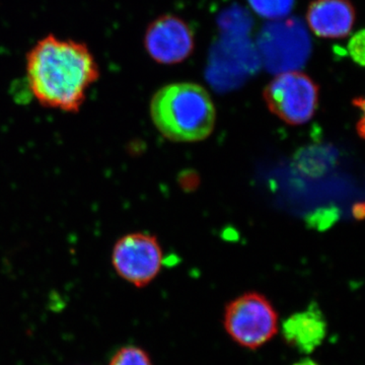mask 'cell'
Here are the masks:
<instances>
[{
  "label": "cell",
  "instance_id": "cell-1",
  "mask_svg": "<svg viewBox=\"0 0 365 365\" xmlns=\"http://www.w3.org/2000/svg\"><path fill=\"white\" fill-rule=\"evenodd\" d=\"M26 78L43 107L76 113L100 78V67L83 42L48 35L26 54Z\"/></svg>",
  "mask_w": 365,
  "mask_h": 365
},
{
  "label": "cell",
  "instance_id": "cell-2",
  "mask_svg": "<svg viewBox=\"0 0 365 365\" xmlns=\"http://www.w3.org/2000/svg\"><path fill=\"white\" fill-rule=\"evenodd\" d=\"M150 113L158 131L173 143H199L215 130V103L208 91L197 83L163 86L151 98Z\"/></svg>",
  "mask_w": 365,
  "mask_h": 365
},
{
  "label": "cell",
  "instance_id": "cell-3",
  "mask_svg": "<svg viewBox=\"0 0 365 365\" xmlns=\"http://www.w3.org/2000/svg\"><path fill=\"white\" fill-rule=\"evenodd\" d=\"M222 324L230 339L250 350L263 347L280 331L279 316L272 302L254 292L228 302Z\"/></svg>",
  "mask_w": 365,
  "mask_h": 365
},
{
  "label": "cell",
  "instance_id": "cell-4",
  "mask_svg": "<svg viewBox=\"0 0 365 365\" xmlns=\"http://www.w3.org/2000/svg\"><path fill=\"white\" fill-rule=\"evenodd\" d=\"M264 100L271 113L287 124L299 126L311 121L318 110L319 86L299 71L278 74L266 86Z\"/></svg>",
  "mask_w": 365,
  "mask_h": 365
},
{
  "label": "cell",
  "instance_id": "cell-5",
  "mask_svg": "<svg viewBox=\"0 0 365 365\" xmlns=\"http://www.w3.org/2000/svg\"><path fill=\"white\" fill-rule=\"evenodd\" d=\"M111 262L115 272L122 279L137 288L145 287L162 271V246L155 235L131 232L115 242Z\"/></svg>",
  "mask_w": 365,
  "mask_h": 365
},
{
  "label": "cell",
  "instance_id": "cell-6",
  "mask_svg": "<svg viewBox=\"0 0 365 365\" xmlns=\"http://www.w3.org/2000/svg\"><path fill=\"white\" fill-rule=\"evenodd\" d=\"M144 46L158 63L173 66L184 61L194 51V35L182 19L168 14L148 26Z\"/></svg>",
  "mask_w": 365,
  "mask_h": 365
},
{
  "label": "cell",
  "instance_id": "cell-7",
  "mask_svg": "<svg viewBox=\"0 0 365 365\" xmlns=\"http://www.w3.org/2000/svg\"><path fill=\"white\" fill-rule=\"evenodd\" d=\"M279 330L290 347L302 354H311L326 340L328 323L318 304L313 302L306 309L288 317Z\"/></svg>",
  "mask_w": 365,
  "mask_h": 365
},
{
  "label": "cell",
  "instance_id": "cell-8",
  "mask_svg": "<svg viewBox=\"0 0 365 365\" xmlns=\"http://www.w3.org/2000/svg\"><path fill=\"white\" fill-rule=\"evenodd\" d=\"M307 19L318 37L339 39L351 32L355 9L348 0H314L307 9Z\"/></svg>",
  "mask_w": 365,
  "mask_h": 365
},
{
  "label": "cell",
  "instance_id": "cell-9",
  "mask_svg": "<svg viewBox=\"0 0 365 365\" xmlns=\"http://www.w3.org/2000/svg\"><path fill=\"white\" fill-rule=\"evenodd\" d=\"M250 6L262 18L276 20L287 16L294 6V0H248Z\"/></svg>",
  "mask_w": 365,
  "mask_h": 365
},
{
  "label": "cell",
  "instance_id": "cell-10",
  "mask_svg": "<svg viewBox=\"0 0 365 365\" xmlns=\"http://www.w3.org/2000/svg\"><path fill=\"white\" fill-rule=\"evenodd\" d=\"M109 365H153L150 355L138 346L127 345L120 348L110 360Z\"/></svg>",
  "mask_w": 365,
  "mask_h": 365
},
{
  "label": "cell",
  "instance_id": "cell-11",
  "mask_svg": "<svg viewBox=\"0 0 365 365\" xmlns=\"http://www.w3.org/2000/svg\"><path fill=\"white\" fill-rule=\"evenodd\" d=\"M349 51L352 58L359 63L360 66L364 64V32L357 33L352 38L349 43Z\"/></svg>",
  "mask_w": 365,
  "mask_h": 365
},
{
  "label": "cell",
  "instance_id": "cell-12",
  "mask_svg": "<svg viewBox=\"0 0 365 365\" xmlns=\"http://www.w3.org/2000/svg\"><path fill=\"white\" fill-rule=\"evenodd\" d=\"M292 365H319V364H317L314 360L309 359V357H307V359H304L302 360H299V361L295 362L294 364Z\"/></svg>",
  "mask_w": 365,
  "mask_h": 365
}]
</instances>
